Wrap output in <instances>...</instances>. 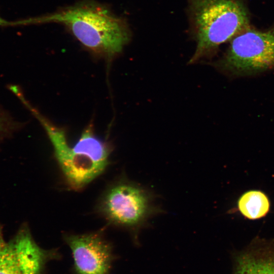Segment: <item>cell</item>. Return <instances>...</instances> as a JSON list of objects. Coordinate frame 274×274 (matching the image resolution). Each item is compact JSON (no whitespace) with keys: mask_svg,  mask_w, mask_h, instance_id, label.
<instances>
[{"mask_svg":"<svg viewBox=\"0 0 274 274\" xmlns=\"http://www.w3.org/2000/svg\"><path fill=\"white\" fill-rule=\"evenodd\" d=\"M5 244L6 243L4 242L2 233L0 231V249L4 247Z\"/></svg>","mask_w":274,"mask_h":274,"instance_id":"7c38bea8","label":"cell"},{"mask_svg":"<svg viewBox=\"0 0 274 274\" xmlns=\"http://www.w3.org/2000/svg\"><path fill=\"white\" fill-rule=\"evenodd\" d=\"M156 198L152 191L122 178L104 193L97 208L109 223L129 231L138 244L141 229L151 218L163 212Z\"/></svg>","mask_w":274,"mask_h":274,"instance_id":"3957f363","label":"cell"},{"mask_svg":"<svg viewBox=\"0 0 274 274\" xmlns=\"http://www.w3.org/2000/svg\"><path fill=\"white\" fill-rule=\"evenodd\" d=\"M35 21L63 25L90 52L108 59L120 54L131 38L126 20L93 0L81 1Z\"/></svg>","mask_w":274,"mask_h":274,"instance_id":"6da1fadb","label":"cell"},{"mask_svg":"<svg viewBox=\"0 0 274 274\" xmlns=\"http://www.w3.org/2000/svg\"><path fill=\"white\" fill-rule=\"evenodd\" d=\"M23 124L0 106V140L19 130Z\"/></svg>","mask_w":274,"mask_h":274,"instance_id":"8fae6325","label":"cell"},{"mask_svg":"<svg viewBox=\"0 0 274 274\" xmlns=\"http://www.w3.org/2000/svg\"><path fill=\"white\" fill-rule=\"evenodd\" d=\"M63 236L72 252L75 274H111L115 257L112 245L101 232Z\"/></svg>","mask_w":274,"mask_h":274,"instance_id":"52a82bcc","label":"cell"},{"mask_svg":"<svg viewBox=\"0 0 274 274\" xmlns=\"http://www.w3.org/2000/svg\"><path fill=\"white\" fill-rule=\"evenodd\" d=\"M189 15L196 47L189 64L209 58L222 44L249 29L239 0H190Z\"/></svg>","mask_w":274,"mask_h":274,"instance_id":"7a4b0ae2","label":"cell"},{"mask_svg":"<svg viewBox=\"0 0 274 274\" xmlns=\"http://www.w3.org/2000/svg\"><path fill=\"white\" fill-rule=\"evenodd\" d=\"M213 65L231 75H250L274 68V27L265 31L248 29L233 38Z\"/></svg>","mask_w":274,"mask_h":274,"instance_id":"277c9868","label":"cell"},{"mask_svg":"<svg viewBox=\"0 0 274 274\" xmlns=\"http://www.w3.org/2000/svg\"><path fill=\"white\" fill-rule=\"evenodd\" d=\"M43 127L52 143L55 158L66 181L72 189L77 190L83 188L105 170L107 165L73 151L63 128L50 121L45 122Z\"/></svg>","mask_w":274,"mask_h":274,"instance_id":"8992f818","label":"cell"},{"mask_svg":"<svg viewBox=\"0 0 274 274\" xmlns=\"http://www.w3.org/2000/svg\"><path fill=\"white\" fill-rule=\"evenodd\" d=\"M59 257L56 249L40 247L25 227L0 249V274H43L47 264Z\"/></svg>","mask_w":274,"mask_h":274,"instance_id":"5b68a950","label":"cell"},{"mask_svg":"<svg viewBox=\"0 0 274 274\" xmlns=\"http://www.w3.org/2000/svg\"><path fill=\"white\" fill-rule=\"evenodd\" d=\"M239 211L246 218L255 220L265 216L270 208L266 195L259 190H250L244 193L237 201Z\"/></svg>","mask_w":274,"mask_h":274,"instance_id":"30bf717a","label":"cell"},{"mask_svg":"<svg viewBox=\"0 0 274 274\" xmlns=\"http://www.w3.org/2000/svg\"><path fill=\"white\" fill-rule=\"evenodd\" d=\"M235 264L234 274H274V239H254Z\"/></svg>","mask_w":274,"mask_h":274,"instance_id":"ba28073f","label":"cell"},{"mask_svg":"<svg viewBox=\"0 0 274 274\" xmlns=\"http://www.w3.org/2000/svg\"><path fill=\"white\" fill-rule=\"evenodd\" d=\"M72 149L75 153L84 155L95 162L108 164L110 147L95 136L91 123L84 130Z\"/></svg>","mask_w":274,"mask_h":274,"instance_id":"9c48e42d","label":"cell"}]
</instances>
